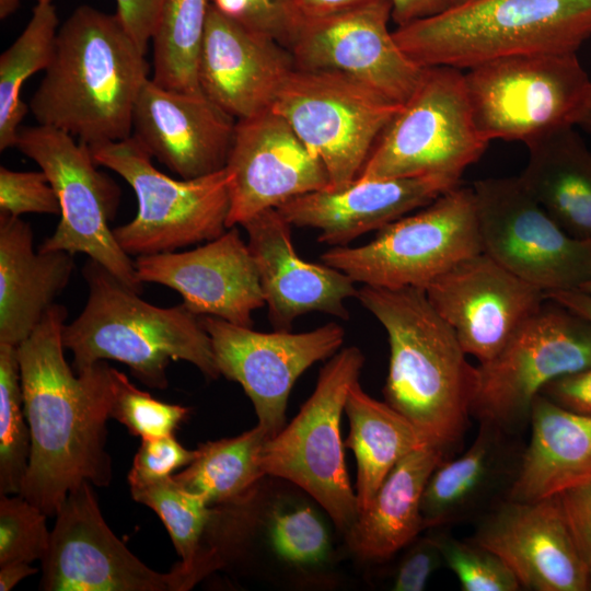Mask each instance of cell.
<instances>
[{"label":"cell","mask_w":591,"mask_h":591,"mask_svg":"<svg viewBox=\"0 0 591 591\" xmlns=\"http://www.w3.org/2000/svg\"><path fill=\"white\" fill-rule=\"evenodd\" d=\"M67 309L51 305L18 346L24 410L31 432L28 465L20 495L56 517L83 482H112L105 449L114 398V368L97 361L73 372L63 355Z\"/></svg>","instance_id":"cell-1"},{"label":"cell","mask_w":591,"mask_h":591,"mask_svg":"<svg viewBox=\"0 0 591 591\" xmlns=\"http://www.w3.org/2000/svg\"><path fill=\"white\" fill-rule=\"evenodd\" d=\"M146 54L116 13L82 4L60 25L28 109L38 124L88 146L126 139L150 78Z\"/></svg>","instance_id":"cell-2"},{"label":"cell","mask_w":591,"mask_h":591,"mask_svg":"<svg viewBox=\"0 0 591 591\" xmlns=\"http://www.w3.org/2000/svg\"><path fill=\"white\" fill-rule=\"evenodd\" d=\"M384 327L390 346L384 402L431 444L453 454L470 426L476 367L422 288L363 285L356 297Z\"/></svg>","instance_id":"cell-3"},{"label":"cell","mask_w":591,"mask_h":591,"mask_svg":"<svg viewBox=\"0 0 591 591\" xmlns=\"http://www.w3.org/2000/svg\"><path fill=\"white\" fill-rule=\"evenodd\" d=\"M82 274L89 289L85 306L62 329L76 372L115 360L128 366L143 384L165 389L170 361L184 360L206 378H219L210 336L199 316L183 303L150 304L91 258Z\"/></svg>","instance_id":"cell-4"},{"label":"cell","mask_w":591,"mask_h":591,"mask_svg":"<svg viewBox=\"0 0 591 591\" xmlns=\"http://www.w3.org/2000/svg\"><path fill=\"white\" fill-rule=\"evenodd\" d=\"M418 66L470 69L511 55L576 53L591 37V0H472L393 31Z\"/></svg>","instance_id":"cell-5"},{"label":"cell","mask_w":591,"mask_h":591,"mask_svg":"<svg viewBox=\"0 0 591 591\" xmlns=\"http://www.w3.org/2000/svg\"><path fill=\"white\" fill-rule=\"evenodd\" d=\"M464 80L475 124L488 141L528 144L578 126L591 94L576 53L499 57L466 69Z\"/></svg>","instance_id":"cell-6"},{"label":"cell","mask_w":591,"mask_h":591,"mask_svg":"<svg viewBox=\"0 0 591 591\" xmlns=\"http://www.w3.org/2000/svg\"><path fill=\"white\" fill-rule=\"evenodd\" d=\"M89 147L99 166L120 175L135 192V218L113 229L129 256L175 252L227 231L230 174L225 167L175 179L153 165L152 157L132 136Z\"/></svg>","instance_id":"cell-7"},{"label":"cell","mask_w":591,"mask_h":591,"mask_svg":"<svg viewBox=\"0 0 591 591\" xmlns=\"http://www.w3.org/2000/svg\"><path fill=\"white\" fill-rule=\"evenodd\" d=\"M489 142L475 124L463 71L424 67L417 88L378 139L358 178L434 176L460 183Z\"/></svg>","instance_id":"cell-8"},{"label":"cell","mask_w":591,"mask_h":591,"mask_svg":"<svg viewBox=\"0 0 591 591\" xmlns=\"http://www.w3.org/2000/svg\"><path fill=\"white\" fill-rule=\"evenodd\" d=\"M363 363L364 356L356 346L332 356L321 369L312 395L297 416L265 442L260 455L266 475L302 488L344 533L359 510L345 465L340 419Z\"/></svg>","instance_id":"cell-9"},{"label":"cell","mask_w":591,"mask_h":591,"mask_svg":"<svg viewBox=\"0 0 591 591\" xmlns=\"http://www.w3.org/2000/svg\"><path fill=\"white\" fill-rule=\"evenodd\" d=\"M483 252L473 187L456 186L382 229L369 243L335 246L322 262L355 282L425 289L460 260Z\"/></svg>","instance_id":"cell-10"},{"label":"cell","mask_w":591,"mask_h":591,"mask_svg":"<svg viewBox=\"0 0 591 591\" xmlns=\"http://www.w3.org/2000/svg\"><path fill=\"white\" fill-rule=\"evenodd\" d=\"M589 366L591 322L546 298L495 357L476 367L471 415L523 434L542 390Z\"/></svg>","instance_id":"cell-11"},{"label":"cell","mask_w":591,"mask_h":591,"mask_svg":"<svg viewBox=\"0 0 591 591\" xmlns=\"http://www.w3.org/2000/svg\"><path fill=\"white\" fill-rule=\"evenodd\" d=\"M15 147L47 175L60 205V220L40 251L86 254L127 287L142 293L134 260L116 241L109 222L120 189L99 171L90 147L46 125L20 128Z\"/></svg>","instance_id":"cell-12"},{"label":"cell","mask_w":591,"mask_h":591,"mask_svg":"<svg viewBox=\"0 0 591 591\" xmlns=\"http://www.w3.org/2000/svg\"><path fill=\"white\" fill-rule=\"evenodd\" d=\"M402 105L346 74L294 68L271 109L323 163L331 189H339L358 178Z\"/></svg>","instance_id":"cell-13"},{"label":"cell","mask_w":591,"mask_h":591,"mask_svg":"<svg viewBox=\"0 0 591 591\" xmlns=\"http://www.w3.org/2000/svg\"><path fill=\"white\" fill-rule=\"evenodd\" d=\"M483 252L545 293L591 279V243L568 234L519 176L473 184Z\"/></svg>","instance_id":"cell-14"},{"label":"cell","mask_w":591,"mask_h":591,"mask_svg":"<svg viewBox=\"0 0 591 591\" xmlns=\"http://www.w3.org/2000/svg\"><path fill=\"white\" fill-rule=\"evenodd\" d=\"M391 0H375L320 18H302L287 49L294 68L346 74L404 104L424 67L414 62L389 30Z\"/></svg>","instance_id":"cell-15"},{"label":"cell","mask_w":591,"mask_h":591,"mask_svg":"<svg viewBox=\"0 0 591 591\" xmlns=\"http://www.w3.org/2000/svg\"><path fill=\"white\" fill-rule=\"evenodd\" d=\"M200 320L210 336L220 375L243 387L257 425L269 438L285 427L297 379L315 362L334 356L345 338V329L337 323L303 333H262L216 316Z\"/></svg>","instance_id":"cell-16"},{"label":"cell","mask_w":591,"mask_h":591,"mask_svg":"<svg viewBox=\"0 0 591 591\" xmlns=\"http://www.w3.org/2000/svg\"><path fill=\"white\" fill-rule=\"evenodd\" d=\"M40 561L45 591H178L172 569H151L113 533L89 482L69 493Z\"/></svg>","instance_id":"cell-17"},{"label":"cell","mask_w":591,"mask_h":591,"mask_svg":"<svg viewBox=\"0 0 591 591\" xmlns=\"http://www.w3.org/2000/svg\"><path fill=\"white\" fill-rule=\"evenodd\" d=\"M425 291L464 351L478 363L495 357L546 301L543 290L484 252L460 260Z\"/></svg>","instance_id":"cell-18"},{"label":"cell","mask_w":591,"mask_h":591,"mask_svg":"<svg viewBox=\"0 0 591 591\" xmlns=\"http://www.w3.org/2000/svg\"><path fill=\"white\" fill-rule=\"evenodd\" d=\"M225 169L230 174L228 229L294 197L331 189L323 163L271 108L236 120Z\"/></svg>","instance_id":"cell-19"},{"label":"cell","mask_w":591,"mask_h":591,"mask_svg":"<svg viewBox=\"0 0 591 591\" xmlns=\"http://www.w3.org/2000/svg\"><path fill=\"white\" fill-rule=\"evenodd\" d=\"M499 556L521 588L589 591L590 568L581 558L557 497L506 499L475 522L470 537Z\"/></svg>","instance_id":"cell-20"},{"label":"cell","mask_w":591,"mask_h":591,"mask_svg":"<svg viewBox=\"0 0 591 591\" xmlns=\"http://www.w3.org/2000/svg\"><path fill=\"white\" fill-rule=\"evenodd\" d=\"M134 264L142 283L177 291L198 316L252 327L253 312L265 305L256 264L236 227L194 250L137 256Z\"/></svg>","instance_id":"cell-21"},{"label":"cell","mask_w":591,"mask_h":591,"mask_svg":"<svg viewBox=\"0 0 591 591\" xmlns=\"http://www.w3.org/2000/svg\"><path fill=\"white\" fill-rule=\"evenodd\" d=\"M235 123L201 91L170 90L149 78L134 108L131 136L187 179L225 167Z\"/></svg>","instance_id":"cell-22"},{"label":"cell","mask_w":591,"mask_h":591,"mask_svg":"<svg viewBox=\"0 0 591 591\" xmlns=\"http://www.w3.org/2000/svg\"><path fill=\"white\" fill-rule=\"evenodd\" d=\"M294 69L289 50L210 4L199 54L201 92L235 120L270 109Z\"/></svg>","instance_id":"cell-23"},{"label":"cell","mask_w":591,"mask_h":591,"mask_svg":"<svg viewBox=\"0 0 591 591\" xmlns=\"http://www.w3.org/2000/svg\"><path fill=\"white\" fill-rule=\"evenodd\" d=\"M242 227L277 331H289L297 317L314 311L348 320L345 301L357 297L356 282L324 263L302 259L293 246L292 225L277 208L259 212Z\"/></svg>","instance_id":"cell-24"},{"label":"cell","mask_w":591,"mask_h":591,"mask_svg":"<svg viewBox=\"0 0 591 591\" xmlns=\"http://www.w3.org/2000/svg\"><path fill=\"white\" fill-rule=\"evenodd\" d=\"M525 442L522 434L478 421L472 444L443 460L430 475L421 499L425 529L475 523L508 499Z\"/></svg>","instance_id":"cell-25"},{"label":"cell","mask_w":591,"mask_h":591,"mask_svg":"<svg viewBox=\"0 0 591 591\" xmlns=\"http://www.w3.org/2000/svg\"><path fill=\"white\" fill-rule=\"evenodd\" d=\"M459 185L434 176L357 178L339 189L294 197L277 209L292 227L318 230L320 243L347 246L360 235L382 229Z\"/></svg>","instance_id":"cell-26"},{"label":"cell","mask_w":591,"mask_h":591,"mask_svg":"<svg viewBox=\"0 0 591 591\" xmlns=\"http://www.w3.org/2000/svg\"><path fill=\"white\" fill-rule=\"evenodd\" d=\"M73 269V254L35 251L31 225L0 212V344L18 347L33 333Z\"/></svg>","instance_id":"cell-27"},{"label":"cell","mask_w":591,"mask_h":591,"mask_svg":"<svg viewBox=\"0 0 591 591\" xmlns=\"http://www.w3.org/2000/svg\"><path fill=\"white\" fill-rule=\"evenodd\" d=\"M530 437L508 499L535 501L591 479V415L542 394L533 402Z\"/></svg>","instance_id":"cell-28"},{"label":"cell","mask_w":591,"mask_h":591,"mask_svg":"<svg viewBox=\"0 0 591 591\" xmlns=\"http://www.w3.org/2000/svg\"><path fill=\"white\" fill-rule=\"evenodd\" d=\"M451 455L426 443L399 460L345 533L350 549L363 559L385 560L413 543L425 530L421 499L428 479Z\"/></svg>","instance_id":"cell-29"},{"label":"cell","mask_w":591,"mask_h":591,"mask_svg":"<svg viewBox=\"0 0 591 591\" xmlns=\"http://www.w3.org/2000/svg\"><path fill=\"white\" fill-rule=\"evenodd\" d=\"M519 175L526 190L568 234L591 243V151L575 127L526 144Z\"/></svg>","instance_id":"cell-30"},{"label":"cell","mask_w":591,"mask_h":591,"mask_svg":"<svg viewBox=\"0 0 591 591\" xmlns=\"http://www.w3.org/2000/svg\"><path fill=\"white\" fill-rule=\"evenodd\" d=\"M345 413L350 431L344 445L357 460L356 496L360 512L370 505L396 463L429 442L405 416L366 393L359 381L349 390Z\"/></svg>","instance_id":"cell-31"},{"label":"cell","mask_w":591,"mask_h":591,"mask_svg":"<svg viewBox=\"0 0 591 591\" xmlns=\"http://www.w3.org/2000/svg\"><path fill=\"white\" fill-rule=\"evenodd\" d=\"M268 439V433L256 425L240 436L202 443L194 461L173 477L210 506L250 498L266 475L260 455Z\"/></svg>","instance_id":"cell-32"},{"label":"cell","mask_w":591,"mask_h":591,"mask_svg":"<svg viewBox=\"0 0 591 591\" xmlns=\"http://www.w3.org/2000/svg\"><path fill=\"white\" fill-rule=\"evenodd\" d=\"M51 0H37L19 37L0 56V150L15 147L20 125L28 109L21 92L28 78L51 61L58 33Z\"/></svg>","instance_id":"cell-33"},{"label":"cell","mask_w":591,"mask_h":591,"mask_svg":"<svg viewBox=\"0 0 591 591\" xmlns=\"http://www.w3.org/2000/svg\"><path fill=\"white\" fill-rule=\"evenodd\" d=\"M210 0H164L152 35L153 74L159 85L200 92L199 54Z\"/></svg>","instance_id":"cell-34"},{"label":"cell","mask_w":591,"mask_h":591,"mask_svg":"<svg viewBox=\"0 0 591 591\" xmlns=\"http://www.w3.org/2000/svg\"><path fill=\"white\" fill-rule=\"evenodd\" d=\"M135 501L151 508L164 523L181 561L175 571L178 590H187L192 571L213 508L207 500L179 485L172 476L141 486L130 487Z\"/></svg>","instance_id":"cell-35"},{"label":"cell","mask_w":591,"mask_h":591,"mask_svg":"<svg viewBox=\"0 0 591 591\" xmlns=\"http://www.w3.org/2000/svg\"><path fill=\"white\" fill-rule=\"evenodd\" d=\"M31 452L18 347L0 344V494L20 493Z\"/></svg>","instance_id":"cell-36"},{"label":"cell","mask_w":591,"mask_h":591,"mask_svg":"<svg viewBox=\"0 0 591 591\" xmlns=\"http://www.w3.org/2000/svg\"><path fill=\"white\" fill-rule=\"evenodd\" d=\"M444 565L456 576L463 591H519L521 584L505 561L470 537L459 540L445 532L432 534Z\"/></svg>","instance_id":"cell-37"},{"label":"cell","mask_w":591,"mask_h":591,"mask_svg":"<svg viewBox=\"0 0 591 591\" xmlns=\"http://www.w3.org/2000/svg\"><path fill=\"white\" fill-rule=\"evenodd\" d=\"M113 375L114 398L109 416L126 426L134 436L141 439L173 436L189 413L187 407L152 397L116 369Z\"/></svg>","instance_id":"cell-38"},{"label":"cell","mask_w":591,"mask_h":591,"mask_svg":"<svg viewBox=\"0 0 591 591\" xmlns=\"http://www.w3.org/2000/svg\"><path fill=\"white\" fill-rule=\"evenodd\" d=\"M48 515L26 498L1 495L0 566L9 563L42 560L47 553L50 533Z\"/></svg>","instance_id":"cell-39"},{"label":"cell","mask_w":591,"mask_h":591,"mask_svg":"<svg viewBox=\"0 0 591 591\" xmlns=\"http://www.w3.org/2000/svg\"><path fill=\"white\" fill-rule=\"evenodd\" d=\"M270 540L279 556L301 565L323 560L329 547L324 522L309 507L276 513L270 523Z\"/></svg>","instance_id":"cell-40"},{"label":"cell","mask_w":591,"mask_h":591,"mask_svg":"<svg viewBox=\"0 0 591 591\" xmlns=\"http://www.w3.org/2000/svg\"><path fill=\"white\" fill-rule=\"evenodd\" d=\"M0 212L60 215V205L47 175L0 167Z\"/></svg>","instance_id":"cell-41"},{"label":"cell","mask_w":591,"mask_h":591,"mask_svg":"<svg viewBox=\"0 0 591 591\" xmlns=\"http://www.w3.org/2000/svg\"><path fill=\"white\" fill-rule=\"evenodd\" d=\"M197 450L184 448L173 436L141 439L128 474V484L147 485L186 467L196 457Z\"/></svg>","instance_id":"cell-42"},{"label":"cell","mask_w":591,"mask_h":591,"mask_svg":"<svg viewBox=\"0 0 591 591\" xmlns=\"http://www.w3.org/2000/svg\"><path fill=\"white\" fill-rule=\"evenodd\" d=\"M444 565L432 534L419 538L402 559L393 581L394 591H421L431 575Z\"/></svg>","instance_id":"cell-43"},{"label":"cell","mask_w":591,"mask_h":591,"mask_svg":"<svg viewBox=\"0 0 591 591\" xmlns=\"http://www.w3.org/2000/svg\"><path fill=\"white\" fill-rule=\"evenodd\" d=\"M556 497L573 543L591 568V479Z\"/></svg>","instance_id":"cell-44"},{"label":"cell","mask_w":591,"mask_h":591,"mask_svg":"<svg viewBox=\"0 0 591 591\" xmlns=\"http://www.w3.org/2000/svg\"><path fill=\"white\" fill-rule=\"evenodd\" d=\"M248 26L265 33L287 47L297 30L301 15L292 0H248Z\"/></svg>","instance_id":"cell-45"},{"label":"cell","mask_w":591,"mask_h":591,"mask_svg":"<svg viewBox=\"0 0 591 591\" xmlns=\"http://www.w3.org/2000/svg\"><path fill=\"white\" fill-rule=\"evenodd\" d=\"M116 14L138 46L147 53L164 0H115Z\"/></svg>","instance_id":"cell-46"},{"label":"cell","mask_w":591,"mask_h":591,"mask_svg":"<svg viewBox=\"0 0 591 591\" xmlns=\"http://www.w3.org/2000/svg\"><path fill=\"white\" fill-rule=\"evenodd\" d=\"M541 394L567 409L591 415V366L552 381Z\"/></svg>","instance_id":"cell-47"},{"label":"cell","mask_w":591,"mask_h":591,"mask_svg":"<svg viewBox=\"0 0 591 591\" xmlns=\"http://www.w3.org/2000/svg\"><path fill=\"white\" fill-rule=\"evenodd\" d=\"M397 26L438 14L450 8L449 0H391Z\"/></svg>","instance_id":"cell-48"},{"label":"cell","mask_w":591,"mask_h":591,"mask_svg":"<svg viewBox=\"0 0 591 591\" xmlns=\"http://www.w3.org/2000/svg\"><path fill=\"white\" fill-rule=\"evenodd\" d=\"M301 18H320L375 0H292Z\"/></svg>","instance_id":"cell-49"},{"label":"cell","mask_w":591,"mask_h":591,"mask_svg":"<svg viewBox=\"0 0 591 591\" xmlns=\"http://www.w3.org/2000/svg\"><path fill=\"white\" fill-rule=\"evenodd\" d=\"M546 298L553 300L584 320L591 322V294L581 290H563L545 293Z\"/></svg>","instance_id":"cell-50"},{"label":"cell","mask_w":591,"mask_h":591,"mask_svg":"<svg viewBox=\"0 0 591 591\" xmlns=\"http://www.w3.org/2000/svg\"><path fill=\"white\" fill-rule=\"evenodd\" d=\"M37 568L28 563H9L0 566V591L13 589L21 580L35 575Z\"/></svg>","instance_id":"cell-51"},{"label":"cell","mask_w":591,"mask_h":591,"mask_svg":"<svg viewBox=\"0 0 591 591\" xmlns=\"http://www.w3.org/2000/svg\"><path fill=\"white\" fill-rule=\"evenodd\" d=\"M20 0H0V19H7L19 8Z\"/></svg>","instance_id":"cell-52"},{"label":"cell","mask_w":591,"mask_h":591,"mask_svg":"<svg viewBox=\"0 0 591 591\" xmlns=\"http://www.w3.org/2000/svg\"><path fill=\"white\" fill-rule=\"evenodd\" d=\"M578 126L591 135V94L588 106Z\"/></svg>","instance_id":"cell-53"},{"label":"cell","mask_w":591,"mask_h":591,"mask_svg":"<svg viewBox=\"0 0 591 591\" xmlns=\"http://www.w3.org/2000/svg\"><path fill=\"white\" fill-rule=\"evenodd\" d=\"M578 290H581V291H583V292H586V293L591 294V279H589L586 283H583V285L580 287V289H578Z\"/></svg>","instance_id":"cell-54"},{"label":"cell","mask_w":591,"mask_h":591,"mask_svg":"<svg viewBox=\"0 0 591 591\" xmlns=\"http://www.w3.org/2000/svg\"><path fill=\"white\" fill-rule=\"evenodd\" d=\"M472 0H449L450 7L457 5Z\"/></svg>","instance_id":"cell-55"},{"label":"cell","mask_w":591,"mask_h":591,"mask_svg":"<svg viewBox=\"0 0 591 591\" xmlns=\"http://www.w3.org/2000/svg\"><path fill=\"white\" fill-rule=\"evenodd\" d=\"M589 591H591V568H590V575H589Z\"/></svg>","instance_id":"cell-56"}]
</instances>
